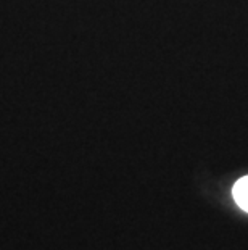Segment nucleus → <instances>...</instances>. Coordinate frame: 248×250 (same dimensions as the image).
Instances as JSON below:
<instances>
[{"label":"nucleus","mask_w":248,"mask_h":250,"mask_svg":"<svg viewBox=\"0 0 248 250\" xmlns=\"http://www.w3.org/2000/svg\"><path fill=\"white\" fill-rule=\"evenodd\" d=\"M232 194H234V200L237 202V205L248 211V176L237 181Z\"/></svg>","instance_id":"f257e3e1"}]
</instances>
